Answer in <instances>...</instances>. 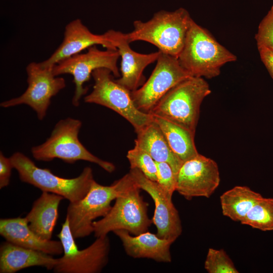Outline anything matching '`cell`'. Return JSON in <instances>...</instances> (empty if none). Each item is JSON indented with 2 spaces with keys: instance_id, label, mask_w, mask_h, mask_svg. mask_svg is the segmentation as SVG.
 <instances>
[{
  "instance_id": "83f0119b",
  "label": "cell",
  "mask_w": 273,
  "mask_h": 273,
  "mask_svg": "<svg viewBox=\"0 0 273 273\" xmlns=\"http://www.w3.org/2000/svg\"><path fill=\"white\" fill-rule=\"evenodd\" d=\"M255 38L257 47L273 51V5L260 22Z\"/></svg>"
},
{
  "instance_id": "8992f818",
  "label": "cell",
  "mask_w": 273,
  "mask_h": 273,
  "mask_svg": "<svg viewBox=\"0 0 273 273\" xmlns=\"http://www.w3.org/2000/svg\"><path fill=\"white\" fill-rule=\"evenodd\" d=\"M14 168L20 180L41 190L63 197L70 202L83 198L95 180L92 169L84 168L79 176L66 178L56 175L48 168L37 167L34 162L22 153L17 152L10 157Z\"/></svg>"
},
{
  "instance_id": "ac0fdd59",
  "label": "cell",
  "mask_w": 273,
  "mask_h": 273,
  "mask_svg": "<svg viewBox=\"0 0 273 273\" xmlns=\"http://www.w3.org/2000/svg\"><path fill=\"white\" fill-rule=\"evenodd\" d=\"M0 234L7 241L21 247L42 251L52 256L63 253L60 241L41 239L30 230L25 217L1 219Z\"/></svg>"
},
{
  "instance_id": "6da1fadb",
  "label": "cell",
  "mask_w": 273,
  "mask_h": 273,
  "mask_svg": "<svg viewBox=\"0 0 273 273\" xmlns=\"http://www.w3.org/2000/svg\"><path fill=\"white\" fill-rule=\"evenodd\" d=\"M177 59L191 76L211 79L219 75L223 65L237 58L192 19Z\"/></svg>"
},
{
  "instance_id": "4316f807",
  "label": "cell",
  "mask_w": 273,
  "mask_h": 273,
  "mask_svg": "<svg viewBox=\"0 0 273 273\" xmlns=\"http://www.w3.org/2000/svg\"><path fill=\"white\" fill-rule=\"evenodd\" d=\"M157 165L156 182L164 191L167 196L172 199L176 191V176L170 165L165 162H156Z\"/></svg>"
},
{
  "instance_id": "30bf717a",
  "label": "cell",
  "mask_w": 273,
  "mask_h": 273,
  "mask_svg": "<svg viewBox=\"0 0 273 273\" xmlns=\"http://www.w3.org/2000/svg\"><path fill=\"white\" fill-rule=\"evenodd\" d=\"M120 57L117 49L101 50L96 46L87 49L84 53H79L63 59L53 67L55 76L69 74L73 77L75 84L72 104L77 107L82 96L87 92L84 84L88 81L93 72L101 68L109 69L115 77L120 75L117 61Z\"/></svg>"
},
{
  "instance_id": "4fadbf2b",
  "label": "cell",
  "mask_w": 273,
  "mask_h": 273,
  "mask_svg": "<svg viewBox=\"0 0 273 273\" xmlns=\"http://www.w3.org/2000/svg\"><path fill=\"white\" fill-rule=\"evenodd\" d=\"M176 178V191L188 200L196 197L209 198L220 180L216 162L200 154L183 163Z\"/></svg>"
},
{
  "instance_id": "7402d4cb",
  "label": "cell",
  "mask_w": 273,
  "mask_h": 273,
  "mask_svg": "<svg viewBox=\"0 0 273 273\" xmlns=\"http://www.w3.org/2000/svg\"><path fill=\"white\" fill-rule=\"evenodd\" d=\"M153 116L154 121L160 128L171 150L183 163L199 154L195 146L194 133L162 118Z\"/></svg>"
},
{
  "instance_id": "8fae6325",
  "label": "cell",
  "mask_w": 273,
  "mask_h": 273,
  "mask_svg": "<svg viewBox=\"0 0 273 273\" xmlns=\"http://www.w3.org/2000/svg\"><path fill=\"white\" fill-rule=\"evenodd\" d=\"M28 87L20 96L3 101L0 106L9 108L26 105L36 113L38 119L46 117L52 98L66 86L64 78L55 76L53 68L43 66L40 62H31L26 68Z\"/></svg>"
},
{
  "instance_id": "f546056e",
  "label": "cell",
  "mask_w": 273,
  "mask_h": 273,
  "mask_svg": "<svg viewBox=\"0 0 273 273\" xmlns=\"http://www.w3.org/2000/svg\"><path fill=\"white\" fill-rule=\"evenodd\" d=\"M257 48L262 62L273 78V51L262 46Z\"/></svg>"
},
{
  "instance_id": "cb8c5ba5",
  "label": "cell",
  "mask_w": 273,
  "mask_h": 273,
  "mask_svg": "<svg viewBox=\"0 0 273 273\" xmlns=\"http://www.w3.org/2000/svg\"><path fill=\"white\" fill-rule=\"evenodd\" d=\"M241 223L262 231H273V198L259 200Z\"/></svg>"
},
{
  "instance_id": "5b68a950",
  "label": "cell",
  "mask_w": 273,
  "mask_h": 273,
  "mask_svg": "<svg viewBox=\"0 0 273 273\" xmlns=\"http://www.w3.org/2000/svg\"><path fill=\"white\" fill-rule=\"evenodd\" d=\"M133 181L129 173L111 186H103L94 180L83 198L70 202L66 217L74 238H84L94 233V220L106 216L112 208V201Z\"/></svg>"
},
{
  "instance_id": "e0dca14e",
  "label": "cell",
  "mask_w": 273,
  "mask_h": 273,
  "mask_svg": "<svg viewBox=\"0 0 273 273\" xmlns=\"http://www.w3.org/2000/svg\"><path fill=\"white\" fill-rule=\"evenodd\" d=\"M113 233L122 242L126 254L134 258H149L159 262L171 261L170 251L171 240L159 237L148 231L135 236L124 230Z\"/></svg>"
},
{
  "instance_id": "7c38bea8",
  "label": "cell",
  "mask_w": 273,
  "mask_h": 273,
  "mask_svg": "<svg viewBox=\"0 0 273 273\" xmlns=\"http://www.w3.org/2000/svg\"><path fill=\"white\" fill-rule=\"evenodd\" d=\"M191 76L177 58L161 52L149 79L140 88L131 92L135 106L140 111L149 113L169 90Z\"/></svg>"
},
{
  "instance_id": "d6986e66",
  "label": "cell",
  "mask_w": 273,
  "mask_h": 273,
  "mask_svg": "<svg viewBox=\"0 0 273 273\" xmlns=\"http://www.w3.org/2000/svg\"><path fill=\"white\" fill-rule=\"evenodd\" d=\"M58 258L42 251L21 247L8 241L0 246V272L15 273L22 269L42 266L53 269Z\"/></svg>"
},
{
  "instance_id": "44dd1931",
  "label": "cell",
  "mask_w": 273,
  "mask_h": 273,
  "mask_svg": "<svg viewBox=\"0 0 273 273\" xmlns=\"http://www.w3.org/2000/svg\"><path fill=\"white\" fill-rule=\"evenodd\" d=\"M136 133L135 146L146 151L156 162L168 163L176 176L183 162L172 152L154 119Z\"/></svg>"
},
{
  "instance_id": "d4e9b609",
  "label": "cell",
  "mask_w": 273,
  "mask_h": 273,
  "mask_svg": "<svg viewBox=\"0 0 273 273\" xmlns=\"http://www.w3.org/2000/svg\"><path fill=\"white\" fill-rule=\"evenodd\" d=\"M126 157L129 161L130 169L136 168L147 178L156 181V162L148 153L134 146L133 149L128 151Z\"/></svg>"
},
{
  "instance_id": "2e32d148",
  "label": "cell",
  "mask_w": 273,
  "mask_h": 273,
  "mask_svg": "<svg viewBox=\"0 0 273 273\" xmlns=\"http://www.w3.org/2000/svg\"><path fill=\"white\" fill-rule=\"evenodd\" d=\"M107 32L121 58V76L116 81L130 92L134 91L144 81L143 73L145 68L157 60L161 51L148 54L138 53L130 48L124 33L113 30Z\"/></svg>"
},
{
  "instance_id": "ffe728a7",
  "label": "cell",
  "mask_w": 273,
  "mask_h": 273,
  "mask_svg": "<svg viewBox=\"0 0 273 273\" xmlns=\"http://www.w3.org/2000/svg\"><path fill=\"white\" fill-rule=\"evenodd\" d=\"M64 198L56 194L42 192L25 217L30 230L41 239L51 240L58 218L59 206Z\"/></svg>"
},
{
  "instance_id": "603a6c76",
  "label": "cell",
  "mask_w": 273,
  "mask_h": 273,
  "mask_svg": "<svg viewBox=\"0 0 273 273\" xmlns=\"http://www.w3.org/2000/svg\"><path fill=\"white\" fill-rule=\"evenodd\" d=\"M262 196L246 186H237L220 197L223 215L235 221L244 219L247 213Z\"/></svg>"
},
{
  "instance_id": "7a4b0ae2",
  "label": "cell",
  "mask_w": 273,
  "mask_h": 273,
  "mask_svg": "<svg viewBox=\"0 0 273 273\" xmlns=\"http://www.w3.org/2000/svg\"><path fill=\"white\" fill-rule=\"evenodd\" d=\"M211 93L203 77L191 76L177 84L149 113L178 124L195 133L203 100Z\"/></svg>"
},
{
  "instance_id": "9c48e42d",
  "label": "cell",
  "mask_w": 273,
  "mask_h": 273,
  "mask_svg": "<svg viewBox=\"0 0 273 273\" xmlns=\"http://www.w3.org/2000/svg\"><path fill=\"white\" fill-rule=\"evenodd\" d=\"M63 248L53 271L56 273H99L108 262L110 241L108 236L97 237L88 247L78 250L67 217L57 235Z\"/></svg>"
},
{
  "instance_id": "5bb4252c",
  "label": "cell",
  "mask_w": 273,
  "mask_h": 273,
  "mask_svg": "<svg viewBox=\"0 0 273 273\" xmlns=\"http://www.w3.org/2000/svg\"><path fill=\"white\" fill-rule=\"evenodd\" d=\"M139 187L146 192L155 204L152 223L160 238L174 242L182 233V225L178 212L172 199L168 198L156 181L147 178L140 170L130 169L129 172Z\"/></svg>"
},
{
  "instance_id": "277c9868",
  "label": "cell",
  "mask_w": 273,
  "mask_h": 273,
  "mask_svg": "<svg viewBox=\"0 0 273 273\" xmlns=\"http://www.w3.org/2000/svg\"><path fill=\"white\" fill-rule=\"evenodd\" d=\"M81 126L79 119L68 117L59 120L47 140L31 148L32 156L45 162L55 158L68 163L84 160L98 164L109 173L113 172L115 166L113 163L95 156L80 142L78 134Z\"/></svg>"
},
{
  "instance_id": "484cf974",
  "label": "cell",
  "mask_w": 273,
  "mask_h": 273,
  "mask_svg": "<svg viewBox=\"0 0 273 273\" xmlns=\"http://www.w3.org/2000/svg\"><path fill=\"white\" fill-rule=\"evenodd\" d=\"M204 268L209 273H238L233 261L223 250L208 249Z\"/></svg>"
},
{
  "instance_id": "f1b7e54d",
  "label": "cell",
  "mask_w": 273,
  "mask_h": 273,
  "mask_svg": "<svg viewBox=\"0 0 273 273\" xmlns=\"http://www.w3.org/2000/svg\"><path fill=\"white\" fill-rule=\"evenodd\" d=\"M14 168L10 157L0 153V189L7 187L10 181L11 172Z\"/></svg>"
},
{
  "instance_id": "3957f363",
  "label": "cell",
  "mask_w": 273,
  "mask_h": 273,
  "mask_svg": "<svg viewBox=\"0 0 273 273\" xmlns=\"http://www.w3.org/2000/svg\"><path fill=\"white\" fill-rule=\"evenodd\" d=\"M192 20L189 12L182 8L173 12L161 11L147 22L134 21L133 31L124 35L129 43L147 41L161 52L177 58Z\"/></svg>"
},
{
  "instance_id": "52a82bcc",
  "label": "cell",
  "mask_w": 273,
  "mask_h": 273,
  "mask_svg": "<svg viewBox=\"0 0 273 273\" xmlns=\"http://www.w3.org/2000/svg\"><path fill=\"white\" fill-rule=\"evenodd\" d=\"M141 190L133 180L117 196L109 213L94 221L95 237L107 236L118 230H126L135 236L148 231L152 220L148 215L149 204L141 195Z\"/></svg>"
},
{
  "instance_id": "9a60e30c",
  "label": "cell",
  "mask_w": 273,
  "mask_h": 273,
  "mask_svg": "<svg viewBox=\"0 0 273 273\" xmlns=\"http://www.w3.org/2000/svg\"><path fill=\"white\" fill-rule=\"evenodd\" d=\"M97 44H101L106 49H117L107 31L103 34H94L79 19H76L65 26L61 44L48 59L40 63L44 67L53 68L60 61Z\"/></svg>"
},
{
  "instance_id": "ba28073f",
  "label": "cell",
  "mask_w": 273,
  "mask_h": 273,
  "mask_svg": "<svg viewBox=\"0 0 273 273\" xmlns=\"http://www.w3.org/2000/svg\"><path fill=\"white\" fill-rule=\"evenodd\" d=\"M108 69L98 68L92 74L94 81L93 90L84 98L85 103L107 107L126 119L138 132L153 121L150 113L139 110L132 100L131 92L113 78Z\"/></svg>"
}]
</instances>
